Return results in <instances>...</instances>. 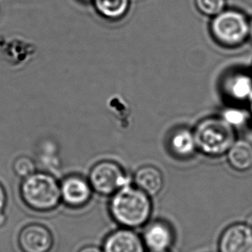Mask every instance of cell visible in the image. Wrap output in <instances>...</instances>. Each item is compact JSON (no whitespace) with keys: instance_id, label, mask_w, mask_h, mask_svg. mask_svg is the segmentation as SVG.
Here are the masks:
<instances>
[{"instance_id":"1","label":"cell","mask_w":252,"mask_h":252,"mask_svg":"<svg viewBox=\"0 0 252 252\" xmlns=\"http://www.w3.org/2000/svg\"><path fill=\"white\" fill-rule=\"evenodd\" d=\"M109 210L115 221L124 228H139L152 215L150 196L127 184L113 194Z\"/></svg>"},{"instance_id":"2","label":"cell","mask_w":252,"mask_h":252,"mask_svg":"<svg viewBox=\"0 0 252 252\" xmlns=\"http://www.w3.org/2000/svg\"><path fill=\"white\" fill-rule=\"evenodd\" d=\"M20 195L28 208L36 212H49L58 207L62 200L61 184L49 174L38 172L24 178Z\"/></svg>"},{"instance_id":"3","label":"cell","mask_w":252,"mask_h":252,"mask_svg":"<svg viewBox=\"0 0 252 252\" xmlns=\"http://www.w3.org/2000/svg\"><path fill=\"white\" fill-rule=\"evenodd\" d=\"M196 147L210 157L226 154L236 141L235 128L220 117H208L198 123L194 131Z\"/></svg>"},{"instance_id":"4","label":"cell","mask_w":252,"mask_h":252,"mask_svg":"<svg viewBox=\"0 0 252 252\" xmlns=\"http://www.w3.org/2000/svg\"><path fill=\"white\" fill-rule=\"evenodd\" d=\"M249 18L239 10L229 9L214 17L211 33L215 41L223 47L238 48L249 40Z\"/></svg>"},{"instance_id":"5","label":"cell","mask_w":252,"mask_h":252,"mask_svg":"<svg viewBox=\"0 0 252 252\" xmlns=\"http://www.w3.org/2000/svg\"><path fill=\"white\" fill-rule=\"evenodd\" d=\"M89 183L98 194L110 195L128 184L123 168L112 161H102L92 168Z\"/></svg>"},{"instance_id":"6","label":"cell","mask_w":252,"mask_h":252,"mask_svg":"<svg viewBox=\"0 0 252 252\" xmlns=\"http://www.w3.org/2000/svg\"><path fill=\"white\" fill-rule=\"evenodd\" d=\"M219 252H252V227L246 222L229 225L222 232Z\"/></svg>"},{"instance_id":"7","label":"cell","mask_w":252,"mask_h":252,"mask_svg":"<svg viewBox=\"0 0 252 252\" xmlns=\"http://www.w3.org/2000/svg\"><path fill=\"white\" fill-rule=\"evenodd\" d=\"M18 246L23 252H50L54 246V238L48 227L32 223L21 230Z\"/></svg>"},{"instance_id":"8","label":"cell","mask_w":252,"mask_h":252,"mask_svg":"<svg viewBox=\"0 0 252 252\" xmlns=\"http://www.w3.org/2000/svg\"><path fill=\"white\" fill-rule=\"evenodd\" d=\"M223 92L232 102H252V72L235 71L228 73L223 82Z\"/></svg>"},{"instance_id":"9","label":"cell","mask_w":252,"mask_h":252,"mask_svg":"<svg viewBox=\"0 0 252 252\" xmlns=\"http://www.w3.org/2000/svg\"><path fill=\"white\" fill-rule=\"evenodd\" d=\"M62 199L72 208L85 206L92 197V188L89 181L78 176L66 177L61 184Z\"/></svg>"},{"instance_id":"10","label":"cell","mask_w":252,"mask_h":252,"mask_svg":"<svg viewBox=\"0 0 252 252\" xmlns=\"http://www.w3.org/2000/svg\"><path fill=\"white\" fill-rule=\"evenodd\" d=\"M103 252H146L143 240L132 229L116 230L107 236Z\"/></svg>"},{"instance_id":"11","label":"cell","mask_w":252,"mask_h":252,"mask_svg":"<svg viewBox=\"0 0 252 252\" xmlns=\"http://www.w3.org/2000/svg\"><path fill=\"white\" fill-rule=\"evenodd\" d=\"M174 232L166 222L154 221L144 232V245L149 252H167L174 243Z\"/></svg>"},{"instance_id":"12","label":"cell","mask_w":252,"mask_h":252,"mask_svg":"<svg viewBox=\"0 0 252 252\" xmlns=\"http://www.w3.org/2000/svg\"><path fill=\"white\" fill-rule=\"evenodd\" d=\"M136 187L149 196L157 195L164 186V177L158 168L147 165L140 168L134 175Z\"/></svg>"},{"instance_id":"13","label":"cell","mask_w":252,"mask_h":252,"mask_svg":"<svg viewBox=\"0 0 252 252\" xmlns=\"http://www.w3.org/2000/svg\"><path fill=\"white\" fill-rule=\"evenodd\" d=\"M227 160L232 169L246 172L252 169V144L245 140H236L226 153Z\"/></svg>"},{"instance_id":"14","label":"cell","mask_w":252,"mask_h":252,"mask_svg":"<svg viewBox=\"0 0 252 252\" xmlns=\"http://www.w3.org/2000/svg\"><path fill=\"white\" fill-rule=\"evenodd\" d=\"M169 146L171 153L180 158L191 157L197 149L194 132L187 128L176 130L170 136Z\"/></svg>"},{"instance_id":"15","label":"cell","mask_w":252,"mask_h":252,"mask_svg":"<svg viewBox=\"0 0 252 252\" xmlns=\"http://www.w3.org/2000/svg\"><path fill=\"white\" fill-rule=\"evenodd\" d=\"M93 2L99 13L109 19L123 17L129 6V0H93Z\"/></svg>"},{"instance_id":"16","label":"cell","mask_w":252,"mask_h":252,"mask_svg":"<svg viewBox=\"0 0 252 252\" xmlns=\"http://www.w3.org/2000/svg\"><path fill=\"white\" fill-rule=\"evenodd\" d=\"M222 118L233 128L243 126L249 119V114L238 107H230L223 111Z\"/></svg>"},{"instance_id":"17","label":"cell","mask_w":252,"mask_h":252,"mask_svg":"<svg viewBox=\"0 0 252 252\" xmlns=\"http://www.w3.org/2000/svg\"><path fill=\"white\" fill-rule=\"evenodd\" d=\"M198 10L209 17H215L225 9V0H195Z\"/></svg>"},{"instance_id":"18","label":"cell","mask_w":252,"mask_h":252,"mask_svg":"<svg viewBox=\"0 0 252 252\" xmlns=\"http://www.w3.org/2000/svg\"><path fill=\"white\" fill-rule=\"evenodd\" d=\"M13 169L15 173L18 177H25L31 176V174L34 173L35 165L34 161L26 156L17 158L13 164Z\"/></svg>"},{"instance_id":"19","label":"cell","mask_w":252,"mask_h":252,"mask_svg":"<svg viewBox=\"0 0 252 252\" xmlns=\"http://www.w3.org/2000/svg\"><path fill=\"white\" fill-rule=\"evenodd\" d=\"M7 194L3 185L0 184V226L4 224L6 220V217L4 215V209L6 207Z\"/></svg>"},{"instance_id":"20","label":"cell","mask_w":252,"mask_h":252,"mask_svg":"<svg viewBox=\"0 0 252 252\" xmlns=\"http://www.w3.org/2000/svg\"><path fill=\"white\" fill-rule=\"evenodd\" d=\"M79 252H103V250L98 246H87L79 250Z\"/></svg>"},{"instance_id":"21","label":"cell","mask_w":252,"mask_h":252,"mask_svg":"<svg viewBox=\"0 0 252 252\" xmlns=\"http://www.w3.org/2000/svg\"><path fill=\"white\" fill-rule=\"evenodd\" d=\"M248 37L249 40L252 41V17L249 19V26H248Z\"/></svg>"},{"instance_id":"22","label":"cell","mask_w":252,"mask_h":252,"mask_svg":"<svg viewBox=\"0 0 252 252\" xmlns=\"http://www.w3.org/2000/svg\"><path fill=\"white\" fill-rule=\"evenodd\" d=\"M246 222L252 227V215H249V217L246 220Z\"/></svg>"},{"instance_id":"23","label":"cell","mask_w":252,"mask_h":252,"mask_svg":"<svg viewBox=\"0 0 252 252\" xmlns=\"http://www.w3.org/2000/svg\"><path fill=\"white\" fill-rule=\"evenodd\" d=\"M170 252L169 251H167V252Z\"/></svg>"},{"instance_id":"24","label":"cell","mask_w":252,"mask_h":252,"mask_svg":"<svg viewBox=\"0 0 252 252\" xmlns=\"http://www.w3.org/2000/svg\"><path fill=\"white\" fill-rule=\"evenodd\" d=\"M251 113L252 114V110H251Z\"/></svg>"},{"instance_id":"25","label":"cell","mask_w":252,"mask_h":252,"mask_svg":"<svg viewBox=\"0 0 252 252\" xmlns=\"http://www.w3.org/2000/svg\"></svg>"}]
</instances>
